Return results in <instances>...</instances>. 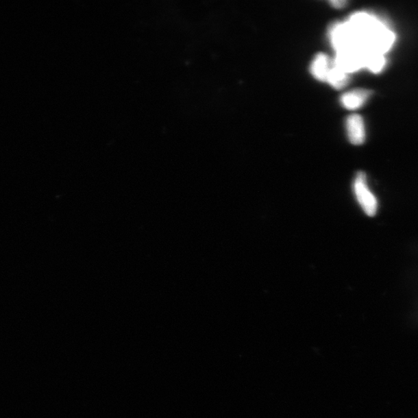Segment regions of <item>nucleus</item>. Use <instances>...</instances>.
<instances>
[{"instance_id": "nucleus-7", "label": "nucleus", "mask_w": 418, "mask_h": 418, "mask_svg": "<svg viewBox=\"0 0 418 418\" xmlns=\"http://www.w3.org/2000/svg\"><path fill=\"white\" fill-rule=\"evenodd\" d=\"M386 60L383 55L371 51L364 53V67H367L374 73H378L385 66Z\"/></svg>"}, {"instance_id": "nucleus-5", "label": "nucleus", "mask_w": 418, "mask_h": 418, "mask_svg": "<svg viewBox=\"0 0 418 418\" xmlns=\"http://www.w3.org/2000/svg\"><path fill=\"white\" fill-rule=\"evenodd\" d=\"M333 63L331 60L324 53H319L316 56L312 65H310V73L315 77L321 82H326L328 73L332 67Z\"/></svg>"}, {"instance_id": "nucleus-4", "label": "nucleus", "mask_w": 418, "mask_h": 418, "mask_svg": "<svg viewBox=\"0 0 418 418\" xmlns=\"http://www.w3.org/2000/svg\"><path fill=\"white\" fill-rule=\"evenodd\" d=\"M346 129L352 145H360L365 141V125L360 116L355 114L349 116L346 121Z\"/></svg>"}, {"instance_id": "nucleus-3", "label": "nucleus", "mask_w": 418, "mask_h": 418, "mask_svg": "<svg viewBox=\"0 0 418 418\" xmlns=\"http://www.w3.org/2000/svg\"><path fill=\"white\" fill-rule=\"evenodd\" d=\"M355 193L364 212L369 217H373L378 211V201L374 195L370 193L367 184V177L364 173L357 175L354 183Z\"/></svg>"}, {"instance_id": "nucleus-8", "label": "nucleus", "mask_w": 418, "mask_h": 418, "mask_svg": "<svg viewBox=\"0 0 418 418\" xmlns=\"http://www.w3.org/2000/svg\"><path fill=\"white\" fill-rule=\"evenodd\" d=\"M348 81L347 74L339 69L336 65L333 63L330 73L328 75L326 82L330 83L334 88L341 89L347 85Z\"/></svg>"}, {"instance_id": "nucleus-2", "label": "nucleus", "mask_w": 418, "mask_h": 418, "mask_svg": "<svg viewBox=\"0 0 418 418\" xmlns=\"http://www.w3.org/2000/svg\"><path fill=\"white\" fill-rule=\"evenodd\" d=\"M364 53L365 51L360 47L339 51L334 64L346 74L354 73L364 67Z\"/></svg>"}, {"instance_id": "nucleus-9", "label": "nucleus", "mask_w": 418, "mask_h": 418, "mask_svg": "<svg viewBox=\"0 0 418 418\" xmlns=\"http://www.w3.org/2000/svg\"><path fill=\"white\" fill-rule=\"evenodd\" d=\"M330 3L334 8H343L347 2L344 1V0H333Z\"/></svg>"}, {"instance_id": "nucleus-1", "label": "nucleus", "mask_w": 418, "mask_h": 418, "mask_svg": "<svg viewBox=\"0 0 418 418\" xmlns=\"http://www.w3.org/2000/svg\"><path fill=\"white\" fill-rule=\"evenodd\" d=\"M330 35L332 45L336 52L352 47H360V42L348 22L334 23L330 29Z\"/></svg>"}, {"instance_id": "nucleus-6", "label": "nucleus", "mask_w": 418, "mask_h": 418, "mask_svg": "<svg viewBox=\"0 0 418 418\" xmlns=\"http://www.w3.org/2000/svg\"><path fill=\"white\" fill-rule=\"evenodd\" d=\"M370 92L364 89H356L345 93L341 98V103L346 109L354 110L359 109L369 98Z\"/></svg>"}]
</instances>
